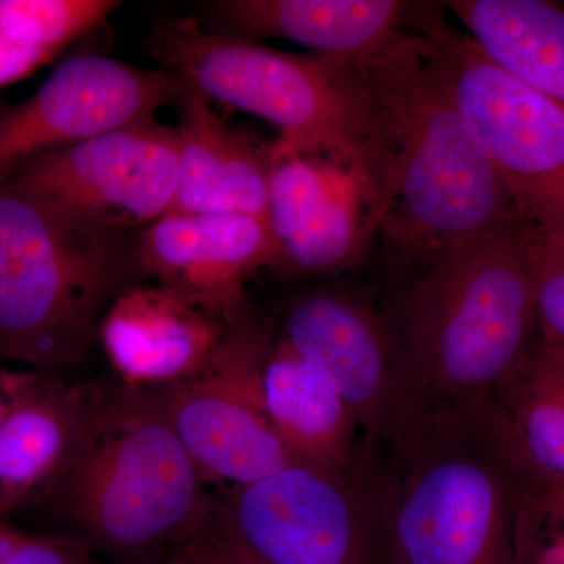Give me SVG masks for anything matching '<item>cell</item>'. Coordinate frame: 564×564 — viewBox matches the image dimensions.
Returning a JSON list of instances; mask_svg holds the SVG:
<instances>
[{"instance_id":"1","label":"cell","mask_w":564,"mask_h":564,"mask_svg":"<svg viewBox=\"0 0 564 564\" xmlns=\"http://www.w3.org/2000/svg\"><path fill=\"white\" fill-rule=\"evenodd\" d=\"M527 226L413 269L388 321L395 397L383 447L470 430L541 339Z\"/></svg>"},{"instance_id":"2","label":"cell","mask_w":564,"mask_h":564,"mask_svg":"<svg viewBox=\"0 0 564 564\" xmlns=\"http://www.w3.org/2000/svg\"><path fill=\"white\" fill-rule=\"evenodd\" d=\"M423 6L410 31L356 62L378 237L410 269L525 223L452 98L421 31Z\"/></svg>"},{"instance_id":"3","label":"cell","mask_w":564,"mask_h":564,"mask_svg":"<svg viewBox=\"0 0 564 564\" xmlns=\"http://www.w3.org/2000/svg\"><path fill=\"white\" fill-rule=\"evenodd\" d=\"M210 492L150 392L117 381L43 507L104 563L169 564L202 530Z\"/></svg>"},{"instance_id":"4","label":"cell","mask_w":564,"mask_h":564,"mask_svg":"<svg viewBox=\"0 0 564 564\" xmlns=\"http://www.w3.org/2000/svg\"><path fill=\"white\" fill-rule=\"evenodd\" d=\"M141 282L140 231L0 187V359L46 372L80 366L111 304Z\"/></svg>"},{"instance_id":"5","label":"cell","mask_w":564,"mask_h":564,"mask_svg":"<svg viewBox=\"0 0 564 564\" xmlns=\"http://www.w3.org/2000/svg\"><path fill=\"white\" fill-rule=\"evenodd\" d=\"M148 47L210 101L276 126L273 155H326L367 170V96L356 62L270 50L192 17L163 18Z\"/></svg>"},{"instance_id":"6","label":"cell","mask_w":564,"mask_h":564,"mask_svg":"<svg viewBox=\"0 0 564 564\" xmlns=\"http://www.w3.org/2000/svg\"><path fill=\"white\" fill-rule=\"evenodd\" d=\"M366 486L383 564H497L511 554L516 488L473 430L388 452Z\"/></svg>"},{"instance_id":"7","label":"cell","mask_w":564,"mask_h":564,"mask_svg":"<svg viewBox=\"0 0 564 564\" xmlns=\"http://www.w3.org/2000/svg\"><path fill=\"white\" fill-rule=\"evenodd\" d=\"M421 31L464 121L484 148L519 214L564 245V110L486 58L426 2Z\"/></svg>"},{"instance_id":"8","label":"cell","mask_w":564,"mask_h":564,"mask_svg":"<svg viewBox=\"0 0 564 564\" xmlns=\"http://www.w3.org/2000/svg\"><path fill=\"white\" fill-rule=\"evenodd\" d=\"M195 536L240 564H383L366 485L300 464L212 489Z\"/></svg>"},{"instance_id":"9","label":"cell","mask_w":564,"mask_h":564,"mask_svg":"<svg viewBox=\"0 0 564 564\" xmlns=\"http://www.w3.org/2000/svg\"><path fill=\"white\" fill-rule=\"evenodd\" d=\"M274 334L248 311L203 373L147 391L212 489L252 484L292 464L262 399V362Z\"/></svg>"},{"instance_id":"10","label":"cell","mask_w":564,"mask_h":564,"mask_svg":"<svg viewBox=\"0 0 564 564\" xmlns=\"http://www.w3.org/2000/svg\"><path fill=\"white\" fill-rule=\"evenodd\" d=\"M180 158L177 129L148 118L46 155L2 187L96 225L143 231L172 210Z\"/></svg>"},{"instance_id":"11","label":"cell","mask_w":564,"mask_h":564,"mask_svg":"<svg viewBox=\"0 0 564 564\" xmlns=\"http://www.w3.org/2000/svg\"><path fill=\"white\" fill-rule=\"evenodd\" d=\"M185 82L101 54L65 58L31 98L0 106V187L31 163L104 132L154 118Z\"/></svg>"},{"instance_id":"12","label":"cell","mask_w":564,"mask_h":564,"mask_svg":"<svg viewBox=\"0 0 564 564\" xmlns=\"http://www.w3.org/2000/svg\"><path fill=\"white\" fill-rule=\"evenodd\" d=\"M267 223L274 269L300 276L350 269L378 237L369 172L326 155H273Z\"/></svg>"},{"instance_id":"13","label":"cell","mask_w":564,"mask_h":564,"mask_svg":"<svg viewBox=\"0 0 564 564\" xmlns=\"http://www.w3.org/2000/svg\"><path fill=\"white\" fill-rule=\"evenodd\" d=\"M280 334L347 404L367 452L383 447L397 381L388 315L350 293L321 289L293 300Z\"/></svg>"},{"instance_id":"14","label":"cell","mask_w":564,"mask_h":564,"mask_svg":"<svg viewBox=\"0 0 564 564\" xmlns=\"http://www.w3.org/2000/svg\"><path fill=\"white\" fill-rule=\"evenodd\" d=\"M148 282L180 293L231 326L248 313L245 285L274 267L267 218L245 214H166L140 231Z\"/></svg>"},{"instance_id":"15","label":"cell","mask_w":564,"mask_h":564,"mask_svg":"<svg viewBox=\"0 0 564 564\" xmlns=\"http://www.w3.org/2000/svg\"><path fill=\"white\" fill-rule=\"evenodd\" d=\"M102 391L101 381L20 372L0 422V521L51 499L79 454Z\"/></svg>"},{"instance_id":"16","label":"cell","mask_w":564,"mask_h":564,"mask_svg":"<svg viewBox=\"0 0 564 564\" xmlns=\"http://www.w3.org/2000/svg\"><path fill=\"white\" fill-rule=\"evenodd\" d=\"M228 328L172 289L141 282L104 315L99 347L118 383L148 391L203 373Z\"/></svg>"},{"instance_id":"17","label":"cell","mask_w":564,"mask_h":564,"mask_svg":"<svg viewBox=\"0 0 564 564\" xmlns=\"http://www.w3.org/2000/svg\"><path fill=\"white\" fill-rule=\"evenodd\" d=\"M423 2L403 0H217L202 3L215 31L280 39L314 54L362 62L413 28Z\"/></svg>"},{"instance_id":"18","label":"cell","mask_w":564,"mask_h":564,"mask_svg":"<svg viewBox=\"0 0 564 564\" xmlns=\"http://www.w3.org/2000/svg\"><path fill=\"white\" fill-rule=\"evenodd\" d=\"M470 430L516 489L564 488V351L541 343Z\"/></svg>"},{"instance_id":"19","label":"cell","mask_w":564,"mask_h":564,"mask_svg":"<svg viewBox=\"0 0 564 564\" xmlns=\"http://www.w3.org/2000/svg\"><path fill=\"white\" fill-rule=\"evenodd\" d=\"M181 141L180 182L169 214L267 218L273 144L234 131L202 91L185 84L173 102Z\"/></svg>"},{"instance_id":"20","label":"cell","mask_w":564,"mask_h":564,"mask_svg":"<svg viewBox=\"0 0 564 564\" xmlns=\"http://www.w3.org/2000/svg\"><path fill=\"white\" fill-rule=\"evenodd\" d=\"M261 384L267 417L292 464L336 477L355 474L359 430L350 410L280 333L263 358Z\"/></svg>"},{"instance_id":"21","label":"cell","mask_w":564,"mask_h":564,"mask_svg":"<svg viewBox=\"0 0 564 564\" xmlns=\"http://www.w3.org/2000/svg\"><path fill=\"white\" fill-rule=\"evenodd\" d=\"M486 58L564 110V6L552 0L443 3Z\"/></svg>"},{"instance_id":"22","label":"cell","mask_w":564,"mask_h":564,"mask_svg":"<svg viewBox=\"0 0 564 564\" xmlns=\"http://www.w3.org/2000/svg\"><path fill=\"white\" fill-rule=\"evenodd\" d=\"M120 6L111 0H0V90L28 79Z\"/></svg>"},{"instance_id":"23","label":"cell","mask_w":564,"mask_h":564,"mask_svg":"<svg viewBox=\"0 0 564 564\" xmlns=\"http://www.w3.org/2000/svg\"><path fill=\"white\" fill-rule=\"evenodd\" d=\"M516 564H564V488H532L516 503Z\"/></svg>"},{"instance_id":"24","label":"cell","mask_w":564,"mask_h":564,"mask_svg":"<svg viewBox=\"0 0 564 564\" xmlns=\"http://www.w3.org/2000/svg\"><path fill=\"white\" fill-rule=\"evenodd\" d=\"M527 250L541 339L564 351V245L527 226Z\"/></svg>"},{"instance_id":"25","label":"cell","mask_w":564,"mask_h":564,"mask_svg":"<svg viewBox=\"0 0 564 564\" xmlns=\"http://www.w3.org/2000/svg\"><path fill=\"white\" fill-rule=\"evenodd\" d=\"M0 564H107L77 541L21 532L9 524L3 530Z\"/></svg>"},{"instance_id":"26","label":"cell","mask_w":564,"mask_h":564,"mask_svg":"<svg viewBox=\"0 0 564 564\" xmlns=\"http://www.w3.org/2000/svg\"><path fill=\"white\" fill-rule=\"evenodd\" d=\"M172 562L184 564H240L234 562L228 555L215 549L214 545L202 540L199 536H193L184 547L173 556Z\"/></svg>"},{"instance_id":"27","label":"cell","mask_w":564,"mask_h":564,"mask_svg":"<svg viewBox=\"0 0 564 564\" xmlns=\"http://www.w3.org/2000/svg\"><path fill=\"white\" fill-rule=\"evenodd\" d=\"M18 378H20V372H10V370L0 367V422L6 417L11 400H13Z\"/></svg>"},{"instance_id":"28","label":"cell","mask_w":564,"mask_h":564,"mask_svg":"<svg viewBox=\"0 0 564 564\" xmlns=\"http://www.w3.org/2000/svg\"><path fill=\"white\" fill-rule=\"evenodd\" d=\"M497 564H516L514 563V558H513V554L505 556V558L500 560V562L497 563Z\"/></svg>"},{"instance_id":"29","label":"cell","mask_w":564,"mask_h":564,"mask_svg":"<svg viewBox=\"0 0 564 564\" xmlns=\"http://www.w3.org/2000/svg\"><path fill=\"white\" fill-rule=\"evenodd\" d=\"M6 521H0V547H2L3 530H6Z\"/></svg>"},{"instance_id":"30","label":"cell","mask_w":564,"mask_h":564,"mask_svg":"<svg viewBox=\"0 0 564 564\" xmlns=\"http://www.w3.org/2000/svg\"><path fill=\"white\" fill-rule=\"evenodd\" d=\"M169 564H184V563H180V562H170Z\"/></svg>"}]
</instances>
